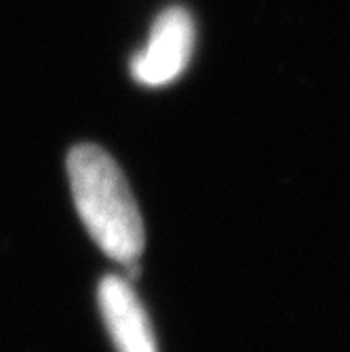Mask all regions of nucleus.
I'll return each instance as SVG.
<instances>
[{
  "mask_svg": "<svg viewBox=\"0 0 350 352\" xmlns=\"http://www.w3.org/2000/svg\"><path fill=\"white\" fill-rule=\"evenodd\" d=\"M68 177L76 211L89 236L110 260L131 266L144 251L142 213L114 158L93 144L68 154Z\"/></svg>",
  "mask_w": 350,
  "mask_h": 352,
  "instance_id": "f257e3e1",
  "label": "nucleus"
},
{
  "mask_svg": "<svg viewBox=\"0 0 350 352\" xmlns=\"http://www.w3.org/2000/svg\"><path fill=\"white\" fill-rule=\"evenodd\" d=\"M98 304L118 352H158L148 312L122 276H106L98 287Z\"/></svg>",
  "mask_w": 350,
  "mask_h": 352,
  "instance_id": "7ed1b4c3",
  "label": "nucleus"
},
{
  "mask_svg": "<svg viewBox=\"0 0 350 352\" xmlns=\"http://www.w3.org/2000/svg\"><path fill=\"white\" fill-rule=\"evenodd\" d=\"M195 19L184 7H169L150 28L148 43L131 57V76L144 87H165L177 80L195 51Z\"/></svg>",
  "mask_w": 350,
  "mask_h": 352,
  "instance_id": "f03ea898",
  "label": "nucleus"
}]
</instances>
